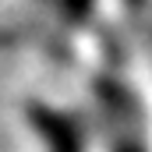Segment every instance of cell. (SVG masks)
<instances>
[{"mask_svg":"<svg viewBox=\"0 0 152 152\" xmlns=\"http://www.w3.org/2000/svg\"><path fill=\"white\" fill-rule=\"evenodd\" d=\"M110 152H149V145L134 124H120L110 127Z\"/></svg>","mask_w":152,"mask_h":152,"instance_id":"2","label":"cell"},{"mask_svg":"<svg viewBox=\"0 0 152 152\" xmlns=\"http://www.w3.org/2000/svg\"><path fill=\"white\" fill-rule=\"evenodd\" d=\"M25 120L46 152H88V127L75 110L50 106V103H28Z\"/></svg>","mask_w":152,"mask_h":152,"instance_id":"1","label":"cell"},{"mask_svg":"<svg viewBox=\"0 0 152 152\" xmlns=\"http://www.w3.org/2000/svg\"><path fill=\"white\" fill-rule=\"evenodd\" d=\"M53 4H57L60 18H67V21H85L96 7V0H53Z\"/></svg>","mask_w":152,"mask_h":152,"instance_id":"3","label":"cell"}]
</instances>
